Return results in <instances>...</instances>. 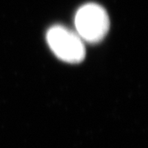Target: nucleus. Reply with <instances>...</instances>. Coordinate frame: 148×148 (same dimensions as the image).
<instances>
[{
  "label": "nucleus",
  "mask_w": 148,
  "mask_h": 148,
  "mask_svg": "<svg viewBox=\"0 0 148 148\" xmlns=\"http://www.w3.org/2000/svg\"><path fill=\"white\" fill-rule=\"evenodd\" d=\"M78 35L88 43H98L106 36L110 21L106 11L99 5L88 4L81 6L75 16Z\"/></svg>",
  "instance_id": "obj_1"
},
{
  "label": "nucleus",
  "mask_w": 148,
  "mask_h": 148,
  "mask_svg": "<svg viewBox=\"0 0 148 148\" xmlns=\"http://www.w3.org/2000/svg\"><path fill=\"white\" fill-rule=\"evenodd\" d=\"M47 41L51 50L62 61L78 63L85 58L86 50L82 38L65 27L50 28L47 33Z\"/></svg>",
  "instance_id": "obj_2"
}]
</instances>
